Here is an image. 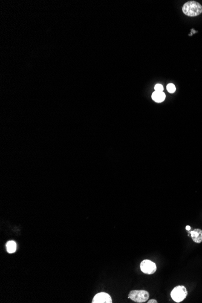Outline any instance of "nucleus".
<instances>
[{"label":"nucleus","mask_w":202,"mask_h":303,"mask_svg":"<svg viewBox=\"0 0 202 303\" xmlns=\"http://www.w3.org/2000/svg\"><path fill=\"white\" fill-rule=\"evenodd\" d=\"M182 11L188 17H196L202 13V6L198 2L190 1L184 4Z\"/></svg>","instance_id":"1"},{"label":"nucleus","mask_w":202,"mask_h":303,"mask_svg":"<svg viewBox=\"0 0 202 303\" xmlns=\"http://www.w3.org/2000/svg\"><path fill=\"white\" fill-rule=\"evenodd\" d=\"M188 295V291L184 285H177L175 287L171 292L172 299L176 303L183 301Z\"/></svg>","instance_id":"2"},{"label":"nucleus","mask_w":202,"mask_h":303,"mask_svg":"<svg viewBox=\"0 0 202 303\" xmlns=\"http://www.w3.org/2000/svg\"><path fill=\"white\" fill-rule=\"evenodd\" d=\"M149 297V294L146 290H132L129 292V298L132 301L136 303H144L148 300Z\"/></svg>","instance_id":"3"},{"label":"nucleus","mask_w":202,"mask_h":303,"mask_svg":"<svg viewBox=\"0 0 202 303\" xmlns=\"http://www.w3.org/2000/svg\"><path fill=\"white\" fill-rule=\"evenodd\" d=\"M141 271L147 275H152L156 272L157 267L156 264L149 260H143L140 265Z\"/></svg>","instance_id":"4"},{"label":"nucleus","mask_w":202,"mask_h":303,"mask_svg":"<svg viewBox=\"0 0 202 303\" xmlns=\"http://www.w3.org/2000/svg\"><path fill=\"white\" fill-rule=\"evenodd\" d=\"M111 303L112 299L110 295L105 292H100L96 294L92 300V303Z\"/></svg>","instance_id":"5"},{"label":"nucleus","mask_w":202,"mask_h":303,"mask_svg":"<svg viewBox=\"0 0 202 303\" xmlns=\"http://www.w3.org/2000/svg\"><path fill=\"white\" fill-rule=\"evenodd\" d=\"M191 238L193 241L196 243H200L202 242V230L200 229H195L191 231Z\"/></svg>","instance_id":"6"},{"label":"nucleus","mask_w":202,"mask_h":303,"mask_svg":"<svg viewBox=\"0 0 202 303\" xmlns=\"http://www.w3.org/2000/svg\"><path fill=\"white\" fill-rule=\"evenodd\" d=\"M165 94L163 92H155L152 94V99L157 103L162 102L165 99Z\"/></svg>","instance_id":"7"},{"label":"nucleus","mask_w":202,"mask_h":303,"mask_svg":"<svg viewBox=\"0 0 202 303\" xmlns=\"http://www.w3.org/2000/svg\"><path fill=\"white\" fill-rule=\"evenodd\" d=\"M6 249L7 251L10 254L14 253L17 250V243L12 240L9 241L6 243Z\"/></svg>","instance_id":"8"},{"label":"nucleus","mask_w":202,"mask_h":303,"mask_svg":"<svg viewBox=\"0 0 202 303\" xmlns=\"http://www.w3.org/2000/svg\"><path fill=\"white\" fill-rule=\"evenodd\" d=\"M166 89H167L168 92L170 93H174L175 90H176L175 87L173 83H169L166 87Z\"/></svg>","instance_id":"9"},{"label":"nucleus","mask_w":202,"mask_h":303,"mask_svg":"<svg viewBox=\"0 0 202 303\" xmlns=\"http://www.w3.org/2000/svg\"><path fill=\"white\" fill-rule=\"evenodd\" d=\"M154 89H155L156 92H163L164 91V87H163L162 85L157 83L155 85Z\"/></svg>","instance_id":"10"},{"label":"nucleus","mask_w":202,"mask_h":303,"mask_svg":"<svg viewBox=\"0 0 202 303\" xmlns=\"http://www.w3.org/2000/svg\"><path fill=\"white\" fill-rule=\"evenodd\" d=\"M147 303H158V302H157V300H154V299H153V300H149V301H148V302H147Z\"/></svg>","instance_id":"11"},{"label":"nucleus","mask_w":202,"mask_h":303,"mask_svg":"<svg viewBox=\"0 0 202 303\" xmlns=\"http://www.w3.org/2000/svg\"><path fill=\"white\" fill-rule=\"evenodd\" d=\"M186 230H189L190 229H191V227L189 226H186Z\"/></svg>","instance_id":"12"}]
</instances>
